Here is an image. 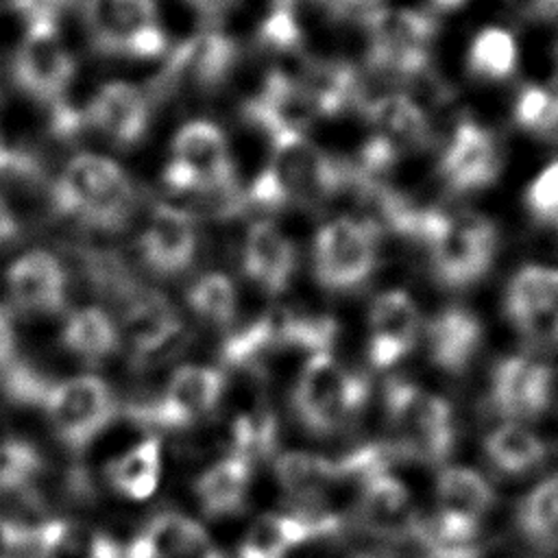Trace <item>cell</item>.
<instances>
[{"instance_id":"obj_1","label":"cell","mask_w":558,"mask_h":558,"mask_svg":"<svg viewBox=\"0 0 558 558\" xmlns=\"http://www.w3.org/2000/svg\"><path fill=\"white\" fill-rule=\"evenodd\" d=\"M50 205L81 227L120 231L133 216L135 185L113 159L96 153L74 155L50 185Z\"/></svg>"},{"instance_id":"obj_2","label":"cell","mask_w":558,"mask_h":558,"mask_svg":"<svg viewBox=\"0 0 558 558\" xmlns=\"http://www.w3.org/2000/svg\"><path fill=\"white\" fill-rule=\"evenodd\" d=\"M172 194H196L216 201L220 214L246 205L225 131L211 120H190L172 137V159L161 172Z\"/></svg>"},{"instance_id":"obj_3","label":"cell","mask_w":558,"mask_h":558,"mask_svg":"<svg viewBox=\"0 0 558 558\" xmlns=\"http://www.w3.org/2000/svg\"><path fill=\"white\" fill-rule=\"evenodd\" d=\"M416 240L425 244L432 272L445 288H469L493 266L497 227L471 209H425Z\"/></svg>"},{"instance_id":"obj_4","label":"cell","mask_w":558,"mask_h":558,"mask_svg":"<svg viewBox=\"0 0 558 558\" xmlns=\"http://www.w3.org/2000/svg\"><path fill=\"white\" fill-rule=\"evenodd\" d=\"M388 447L392 453L421 464H442L456 447V418L447 399L405 379L384 388Z\"/></svg>"},{"instance_id":"obj_5","label":"cell","mask_w":558,"mask_h":558,"mask_svg":"<svg viewBox=\"0 0 558 558\" xmlns=\"http://www.w3.org/2000/svg\"><path fill=\"white\" fill-rule=\"evenodd\" d=\"M368 395L371 386L364 375L347 371L331 353H314L296 377L292 408L307 432L331 436L355 421Z\"/></svg>"},{"instance_id":"obj_6","label":"cell","mask_w":558,"mask_h":558,"mask_svg":"<svg viewBox=\"0 0 558 558\" xmlns=\"http://www.w3.org/2000/svg\"><path fill=\"white\" fill-rule=\"evenodd\" d=\"M266 137L270 161L264 172L277 187L283 207L320 205L351 181V168L320 150L305 133L281 129Z\"/></svg>"},{"instance_id":"obj_7","label":"cell","mask_w":558,"mask_h":558,"mask_svg":"<svg viewBox=\"0 0 558 558\" xmlns=\"http://www.w3.org/2000/svg\"><path fill=\"white\" fill-rule=\"evenodd\" d=\"M379 229L360 218H336L314 235V277L331 292L357 290L377 264Z\"/></svg>"},{"instance_id":"obj_8","label":"cell","mask_w":558,"mask_h":558,"mask_svg":"<svg viewBox=\"0 0 558 558\" xmlns=\"http://www.w3.org/2000/svg\"><path fill=\"white\" fill-rule=\"evenodd\" d=\"M366 28L371 35L368 65L373 70L414 78L429 65V46L436 22L429 13L381 7L368 9Z\"/></svg>"},{"instance_id":"obj_9","label":"cell","mask_w":558,"mask_h":558,"mask_svg":"<svg viewBox=\"0 0 558 558\" xmlns=\"http://www.w3.org/2000/svg\"><path fill=\"white\" fill-rule=\"evenodd\" d=\"M39 405L52 432L74 451L85 449L116 414L111 388L96 375H74L46 384Z\"/></svg>"},{"instance_id":"obj_10","label":"cell","mask_w":558,"mask_h":558,"mask_svg":"<svg viewBox=\"0 0 558 558\" xmlns=\"http://www.w3.org/2000/svg\"><path fill=\"white\" fill-rule=\"evenodd\" d=\"M76 61L63 46L57 15L41 13L28 20L26 33L11 59L13 83L44 105H59L74 78Z\"/></svg>"},{"instance_id":"obj_11","label":"cell","mask_w":558,"mask_h":558,"mask_svg":"<svg viewBox=\"0 0 558 558\" xmlns=\"http://www.w3.org/2000/svg\"><path fill=\"white\" fill-rule=\"evenodd\" d=\"M122 331L129 344L131 364L137 371L170 362L187 347L190 338L174 305L161 292L148 288H140L124 303Z\"/></svg>"},{"instance_id":"obj_12","label":"cell","mask_w":558,"mask_h":558,"mask_svg":"<svg viewBox=\"0 0 558 558\" xmlns=\"http://www.w3.org/2000/svg\"><path fill=\"white\" fill-rule=\"evenodd\" d=\"M166 65L153 81L157 98H166L179 89L214 92L218 89L238 63V44L233 37L220 31H203L179 44L174 50H168Z\"/></svg>"},{"instance_id":"obj_13","label":"cell","mask_w":558,"mask_h":558,"mask_svg":"<svg viewBox=\"0 0 558 558\" xmlns=\"http://www.w3.org/2000/svg\"><path fill=\"white\" fill-rule=\"evenodd\" d=\"M554 397V371L530 357L508 355L490 373L488 405L508 423H527L543 416Z\"/></svg>"},{"instance_id":"obj_14","label":"cell","mask_w":558,"mask_h":558,"mask_svg":"<svg viewBox=\"0 0 558 558\" xmlns=\"http://www.w3.org/2000/svg\"><path fill=\"white\" fill-rule=\"evenodd\" d=\"M225 392L227 375L222 368L185 364L172 371L159 399L135 414L150 425L185 427L214 412Z\"/></svg>"},{"instance_id":"obj_15","label":"cell","mask_w":558,"mask_h":558,"mask_svg":"<svg viewBox=\"0 0 558 558\" xmlns=\"http://www.w3.org/2000/svg\"><path fill=\"white\" fill-rule=\"evenodd\" d=\"M506 314L534 344L558 347V268L523 266L508 283Z\"/></svg>"},{"instance_id":"obj_16","label":"cell","mask_w":558,"mask_h":558,"mask_svg":"<svg viewBox=\"0 0 558 558\" xmlns=\"http://www.w3.org/2000/svg\"><path fill=\"white\" fill-rule=\"evenodd\" d=\"M421 314L403 290L377 294L368 310L366 355L373 368L386 371L397 366L416 347Z\"/></svg>"},{"instance_id":"obj_17","label":"cell","mask_w":558,"mask_h":558,"mask_svg":"<svg viewBox=\"0 0 558 558\" xmlns=\"http://www.w3.org/2000/svg\"><path fill=\"white\" fill-rule=\"evenodd\" d=\"M140 253L144 264L161 275L177 277L185 272L198 248V231L194 216L170 203H157L140 235Z\"/></svg>"},{"instance_id":"obj_18","label":"cell","mask_w":558,"mask_h":558,"mask_svg":"<svg viewBox=\"0 0 558 558\" xmlns=\"http://www.w3.org/2000/svg\"><path fill=\"white\" fill-rule=\"evenodd\" d=\"M501 172V148L490 131L473 120H462L440 157V174L451 192H477Z\"/></svg>"},{"instance_id":"obj_19","label":"cell","mask_w":558,"mask_h":558,"mask_svg":"<svg viewBox=\"0 0 558 558\" xmlns=\"http://www.w3.org/2000/svg\"><path fill=\"white\" fill-rule=\"evenodd\" d=\"M338 512H266L244 532L238 558H286L294 547L338 532Z\"/></svg>"},{"instance_id":"obj_20","label":"cell","mask_w":558,"mask_h":558,"mask_svg":"<svg viewBox=\"0 0 558 558\" xmlns=\"http://www.w3.org/2000/svg\"><path fill=\"white\" fill-rule=\"evenodd\" d=\"M355 514L366 532L384 541H412L423 519L408 486L390 471L360 484Z\"/></svg>"},{"instance_id":"obj_21","label":"cell","mask_w":558,"mask_h":558,"mask_svg":"<svg viewBox=\"0 0 558 558\" xmlns=\"http://www.w3.org/2000/svg\"><path fill=\"white\" fill-rule=\"evenodd\" d=\"M7 292L24 314H59L68 301V272L50 251H28L7 268Z\"/></svg>"},{"instance_id":"obj_22","label":"cell","mask_w":558,"mask_h":558,"mask_svg":"<svg viewBox=\"0 0 558 558\" xmlns=\"http://www.w3.org/2000/svg\"><path fill=\"white\" fill-rule=\"evenodd\" d=\"M85 120L111 144L133 148L148 131L150 98L133 83L109 81L87 102Z\"/></svg>"},{"instance_id":"obj_23","label":"cell","mask_w":558,"mask_h":558,"mask_svg":"<svg viewBox=\"0 0 558 558\" xmlns=\"http://www.w3.org/2000/svg\"><path fill=\"white\" fill-rule=\"evenodd\" d=\"M83 24L94 52L124 57L133 35L159 24L155 0H81Z\"/></svg>"},{"instance_id":"obj_24","label":"cell","mask_w":558,"mask_h":558,"mask_svg":"<svg viewBox=\"0 0 558 558\" xmlns=\"http://www.w3.org/2000/svg\"><path fill=\"white\" fill-rule=\"evenodd\" d=\"M124 558H225L209 532L192 517L161 512L153 517L124 551Z\"/></svg>"},{"instance_id":"obj_25","label":"cell","mask_w":558,"mask_h":558,"mask_svg":"<svg viewBox=\"0 0 558 558\" xmlns=\"http://www.w3.org/2000/svg\"><path fill=\"white\" fill-rule=\"evenodd\" d=\"M296 268L294 244L268 220H257L246 229L242 244V270L266 294L288 288Z\"/></svg>"},{"instance_id":"obj_26","label":"cell","mask_w":558,"mask_h":558,"mask_svg":"<svg viewBox=\"0 0 558 558\" xmlns=\"http://www.w3.org/2000/svg\"><path fill=\"white\" fill-rule=\"evenodd\" d=\"M482 323L462 307H447L425 325V347L432 364L449 375H462L482 347Z\"/></svg>"},{"instance_id":"obj_27","label":"cell","mask_w":558,"mask_h":558,"mask_svg":"<svg viewBox=\"0 0 558 558\" xmlns=\"http://www.w3.org/2000/svg\"><path fill=\"white\" fill-rule=\"evenodd\" d=\"M364 113L375 129V137L386 142L397 155L429 144L432 129L425 111L405 94H384L366 100Z\"/></svg>"},{"instance_id":"obj_28","label":"cell","mask_w":558,"mask_h":558,"mask_svg":"<svg viewBox=\"0 0 558 558\" xmlns=\"http://www.w3.org/2000/svg\"><path fill=\"white\" fill-rule=\"evenodd\" d=\"M277 482L299 510H329L325 504L333 484L342 482L336 460L310 451H286L275 460Z\"/></svg>"},{"instance_id":"obj_29","label":"cell","mask_w":558,"mask_h":558,"mask_svg":"<svg viewBox=\"0 0 558 558\" xmlns=\"http://www.w3.org/2000/svg\"><path fill=\"white\" fill-rule=\"evenodd\" d=\"M35 558H124L98 527L74 519H50L31 532Z\"/></svg>"},{"instance_id":"obj_30","label":"cell","mask_w":558,"mask_h":558,"mask_svg":"<svg viewBox=\"0 0 558 558\" xmlns=\"http://www.w3.org/2000/svg\"><path fill=\"white\" fill-rule=\"evenodd\" d=\"M251 471L253 458L240 451H231L209 464L194 484V493L203 512L209 517L238 512L248 495Z\"/></svg>"},{"instance_id":"obj_31","label":"cell","mask_w":558,"mask_h":558,"mask_svg":"<svg viewBox=\"0 0 558 558\" xmlns=\"http://www.w3.org/2000/svg\"><path fill=\"white\" fill-rule=\"evenodd\" d=\"M412 541L421 558H484L482 523L442 510L423 517Z\"/></svg>"},{"instance_id":"obj_32","label":"cell","mask_w":558,"mask_h":558,"mask_svg":"<svg viewBox=\"0 0 558 558\" xmlns=\"http://www.w3.org/2000/svg\"><path fill=\"white\" fill-rule=\"evenodd\" d=\"M296 83L316 116H338L362 100L357 70L342 61H307Z\"/></svg>"},{"instance_id":"obj_33","label":"cell","mask_w":558,"mask_h":558,"mask_svg":"<svg viewBox=\"0 0 558 558\" xmlns=\"http://www.w3.org/2000/svg\"><path fill=\"white\" fill-rule=\"evenodd\" d=\"M488 464L508 477H523L547 460L545 440L523 423H499L484 436Z\"/></svg>"},{"instance_id":"obj_34","label":"cell","mask_w":558,"mask_h":558,"mask_svg":"<svg viewBox=\"0 0 558 558\" xmlns=\"http://www.w3.org/2000/svg\"><path fill=\"white\" fill-rule=\"evenodd\" d=\"M436 501L442 512L480 521L495 508L497 493L493 484L475 469L451 464L436 475Z\"/></svg>"},{"instance_id":"obj_35","label":"cell","mask_w":558,"mask_h":558,"mask_svg":"<svg viewBox=\"0 0 558 558\" xmlns=\"http://www.w3.org/2000/svg\"><path fill=\"white\" fill-rule=\"evenodd\" d=\"M107 480L118 495L131 501H144L153 497L161 480L159 436H146L120 453L107 466Z\"/></svg>"},{"instance_id":"obj_36","label":"cell","mask_w":558,"mask_h":558,"mask_svg":"<svg viewBox=\"0 0 558 558\" xmlns=\"http://www.w3.org/2000/svg\"><path fill=\"white\" fill-rule=\"evenodd\" d=\"M61 344L78 360L96 364L118 349L120 331L102 307L85 305L68 314L61 329Z\"/></svg>"},{"instance_id":"obj_37","label":"cell","mask_w":558,"mask_h":558,"mask_svg":"<svg viewBox=\"0 0 558 558\" xmlns=\"http://www.w3.org/2000/svg\"><path fill=\"white\" fill-rule=\"evenodd\" d=\"M517 530L543 551H558V473L543 477L517 504Z\"/></svg>"},{"instance_id":"obj_38","label":"cell","mask_w":558,"mask_h":558,"mask_svg":"<svg viewBox=\"0 0 558 558\" xmlns=\"http://www.w3.org/2000/svg\"><path fill=\"white\" fill-rule=\"evenodd\" d=\"M469 72L477 78L501 81L517 68V41L499 26H488L475 35L469 48Z\"/></svg>"},{"instance_id":"obj_39","label":"cell","mask_w":558,"mask_h":558,"mask_svg":"<svg viewBox=\"0 0 558 558\" xmlns=\"http://www.w3.org/2000/svg\"><path fill=\"white\" fill-rule=\"evenodd\" d=\"M185 299L196 316L218 327H231L235 320L238 292L225 272H205L187 288Z\"/></svg>"},{"instance_id":"obj_40","label":"cell","mask_w":558,"mask_h":558,"mask_svg":"<svg viewBox=\"0 0 558 558\" xmlns=\"http://www.w3.org/2000/svg\"><path fill=\"white\" fill-rule=\"evenodd\" d=\"M514 120L536 135H558V92L541 85L523 87L514 105Z\"/></svg>"},{"instance_id":"obj_41","label":"cell","mask_w":558,"mask_h":558,"mask_svg":"<svg viewBox=\"0 0 558 558\" xmlns=\"http://www.w3.org/2000/svg\"><path fill=\"white\" fill-rule=\"evenodd\" d=\"M257 37L275 52H292L301 46V26L294 15L292 0H275V7L259 24Z\"/></svg>"},{"instance_id":"obj_42","label":"cell","mask_w":558,"mask_h":558,"mask_svg":"<svg viewBox=\"0 0 558 558\" xmlns=\"http://www.w3.org/2000/svg\"><path fill=\"white\" fill-rule=\"evenodd\" d=\"M530 214L547 225L558 227V161H551L525 190Z\"/></svg>"},{"instance_id":"obj_43","label":"cell","mask_w":558,"mask_h":558,"mask_svg":"<svg viewBox=\"0 0 558 558\" xmlns=\"http://www.w3.org/2000/svg\"><path fill=\"white\" fill-rule=\"evenodd\" d=\"M26 543H31V532L0 514V558H17Z\"/></svg>"},{"instance_id":"obj_44","label":"cell","mask_w":558,"mask_h":558,"mask_svg":"<svg viewBox=\"0 0 558 558\" xmlns=\"http://www.w3.org/2000/svg\"><path fill=\"white\" fill-rule=\"evenodd\" d=\"M198 17H203L207 24H218L222 17H227L240 0H185Z\"/></svg>"},{"instance_id":"obj_45","label":"cell","mask_w":558,"mask_h":558,"mask_svg":"<svg viewBox=\"0 0 558 558\" xmlns=\"http://www.w3.org/2000/svg\"><path fill=\"white\" fill-rule=\"evenodd\" d=\"M517 13L530 20H558V0H508Z\"/></svg>"},{"instance_id":"obj_46","label":"cell","mask_w":558,"mask_h":558,"mask_svg":"<svg viewBox=\"0 0 558 558\" xmlns=\"http://www.w3.org/2000/svg\"><path fill=\"white\" fill-rule=\"evenodd\" d=\"M15 355V329L11 314L0 307V371H7L13 364Z\"/></svg>"},{"instance_id":"obj_47","label":"cell","mask_w":558,"mask_h":558,"mask_svg":"<svg viewBox=\"0 0 558 558\" xmlns=\"http://www.w3.org/2000/svg\"><path fill=\"white\" fill-rule=\"evenodd\" d=\"M20 233V225L15 214L11 211L9 203L0 196V246L11 244Z\"/></svg>"},{"instance_id":"obj_48","label":"cell","mask_w":558,"mask_h":558,"mask_svg":"<svg viewBox=\"0 0 558 558\" xmlns=\"http://www.w3.org/2000/svg\"><path fill=\"white\" fill-rule=\"evenodd\" d=\"M373 2H375V0H327V4H329L336 13L351 11V9H360V7H371V9H373Z\"/></svg>"},{"instance_id":"obj_49","label":"cell","mask_w":558,"mask_h":558,"mask_svg":"<svg viewBox=\"0 0 558 558\" xmlns=\"http://www.w3.org/2000/svg\"><path fill=\"white\" fill-rule=\"evenodd\" d=\"M466 0H432V4L440 11H453L458 7H462Z\"/></svg>"},{"instance_id":"obj_50","label":"cell","mask_w":558,"mask_h":558,"mask_svg":"<svg viewBox=\"0 0 558 558\" xmlns=\"http://www.w3.org/2000/svg\"><path fill=\"white\" fill-rule=\"evenodd\" d=\"M2 146H4V144H2V142H0V148H2Z\"/></svg>"}]
</instances>
